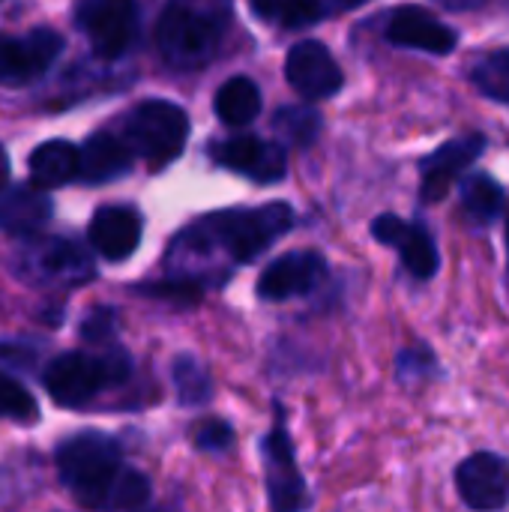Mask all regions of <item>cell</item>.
I'll list each match as a JSON object with an SVG mask.
<instances>
[{"label":"cell","mask_w":509,"mask_h":512,"mask_svg":"<svg viewBox=\"0 0 509 512\" xmlns=\"http://www.w3.org/2000/svg\"><path fill=\"white\" fill-rule=\"evenodd\" d=\"M57 474L78 504L93 510H138L150 501V480L123 468L114 438L78 432L57 447Z\"/></svg>","instance_id":"obj_1"},{"label":"cell","mask_w":509,"mask_h":512,"mask_svg":"<svg viewBox=\"0 0 509 512\" xmlns=\"http://www.w3.org/2000/svg\"><path fill=\"white\" fill-rule=\"evenodd\" d=\"M234 0H168L156 21V45L177 69L204 66L222 45Z\"/></svg>","instance_id":"obj_2"},{"label":"cell","mask_w":509,"mask_h":512,"mask_svg":"<svg viewBox=\"0 0 509 512\" xmlns=\"http://www.w3.org/2000/svg\"><path fill=\"white\" fill-rule=\"evenodd\" d=\"M291 228H294V210L282 201L255 210H228L195 225V231L204 240L222 246V252L234 264L255 261L267 246H273Z\"/></svg>","instance_id":"obj_3"},{"label":"cell","mask_w":509,"mask_h":512,"mask_svg":"<svg viewBox=\"0 0 509 512\" xmlns=\"http://www.w3.org/2000/svg\"><path fill=\"white\" fill-rule=\"evenodd\" d=\"M129 369H132L129 354L120 348H108L102 354L69 351L51 360L42 381L57 405L78 408V405H87L99 390L123 384L129 378Z\"/></svg>","instance_id":"obj_4"},{"label":"cell","mask_w":509,"mask_h":512,"mask_svg":"<svg viewBox=\"0 0 509 512\" xmlns=\"http://www.w3.org/2000/svg\"><path fill=\"white\" fill-rule=\"evenodd\" d=\"M123 135H126L129 150L144 156L147 165L159 171L180 156L189 138V117L174 102L147 99L129 111Z\"/></svg>","instance_id":"obj_5"},{"label":"cell","mask_w":509,"mask_h":512,"mask_svg":"<svg viewBox=\"0 0 509 512\" xmlns=\"http://www.w3.org/2000/svg\"><path fill=\"white\" fill-rule=\"evenodd\" d=\"M15 270L21 279L42 288H66L81 285L93 276V264L87 252L72 240L42 237L18 249Z\"/></svg>","instance_id":"obj_6"},{"label":"cell","mask_w":509,"mask_h":512,"mask_svg":"<svg viewBox=\"0 0 509 512\" xmlns=\"http://www.w3.org/2000/svg\"><path fill=\"white\" fill-rule=\"evenodd\" d=\"M75 21L99 57H120L138 39V9L132 0H78Z\"/></svg>","instance_id":"obj_7"},{"label":"cell","mask_w":509,"mask_h":512,"mask_svg":"<svg viewBox=\"0 0 509 512\" xmlns=\"http://www.w3.org/2000/svg\"><path fill=\"white\" fill-rule=\"evenodd\" d=\"M63 51V36L51 27H36L27 36L0 33V84L24 87L39 81Z\"/></svg>","instance_id":"obj_8"},{"label":"cell","mask_w":509,"mask_h":512,"mask_svg":"<svg viewBox=\"0 0 509 512\" xmlns=\"http://www.w3.org/2000/svg\"><path fill=\"white\" fill-rule=\"evenodd\" d=\"M285 78L291 81V87L300 96L315 99V102L336 96L345 84V75H342L336 57L330 54L327 45H321L315 39H303L288 51Z\"/></svg>","instance_id":"obj_9"},{"label":"cell","mask_w":509,"mask_h":512,"mask_svg":"<svg viewBox=\"0 0 509 512\" xmlns=\"http://www.w3.org/2000/svg\"><path fill=\"white\" fill-rule=\"evenodd\" d=\"M327 276V261L324 255L312 252V249H300V252H288L282 258H276L258 279V297L270 300V303H282L291 297H303L309 291H315Z\"/></svg>","instance_id":"obj_10"},{"label":"cell","mask_w":509,"mask_h":512,"mask_svg":"<svg viewBox=\"0 0 509 512\" xmlns=\"http://www.w3.org/2000/svg\"><path fill=\"white\" fill-rule=\"evenodd\" d=\"M213 159L255 183H279L288 174V156L282 144L261 141L255 135H234L213 150Z\"/></svg>","instance_id":"obj_11"},{"label":"cell","mask_w":509,"mask_h":512,"mask_svg":"<svg viewBox=\"0 0 509 512\" xmlns=\"http://www.w3.org/2000/svg\"><path fill=\"white\" fill-rule=\"evenodd\" d=\"M459 495L474 510H501L509 504V462L495 453H474L456 471Z\"/></svg>","instance_id":"obj_12"},{"label":"cell","mask_w":509,"mask_h":512,"mask_svg":"<svg viewBox=\"0 0 509 512\" xmlns=\"http://www.w3.org/2000/svg\"><path fill=\"white\" fill-rule=\"evenodd\" d=\"M483 150H486V135H477V132L474 135H462V138L447 141L444 147H438L420 165V171H423L420 198L426 204H438L450 192V186L465 174V168L480 159Z\"/></svg>","instance_id":"obj_13"},{"label":"cell","mask_w":509,"mask_h":512,"mask_svg":"<svg viewBox=\"0 0 509 512\" xmlns=\"http://www.w3.org/2000/svg\"><path fill=\"white\" fill-rule=\"evenodd\" d=\"M372 237L399 249L402 264L417 279H432L441 267L438 249H435V240L429 237V231L420 225H411L393 213H384L372 222Z\"/></svg>","instance_id":"obj_14"},{"label":"cell","mask_w":509,"mask_h":512,"mask_svg":"<svg viewBox=\"0 0 509 512\" xmlns=\"http://www.w3.org/2000/svg\"><path fill=\"white\" fill-rule=\"evenodd\" d=\"M387 39L399 48L450 54L456 48V30L420 6H399L387 21Z\"/></svg>","instance_id":"obj_15"},{"label":"cell","mask_w":509,"mask_h":512,"mask_svg":"<svg viewBox=\"0 0 509 512\" xmlns=\"http://www.w3.org/2000/svg\"><path fill=\"white\" fill-rule=\"evenodd\" d=\"M144 234V222L132 207L108 204L96 210L90 219V246L105 258V261H126Z\"/></svg>","instance_id":"obj_16"},{"label":"cell","mask_w":509,"mask_h":512,"mask_svg":"<svg viewBox=\"0 0 509 512\" xmlns=\"http://www.w3.org/2000/svg\"><path fill=\"white\" fill-rule=\"evenodd\" d=\"M267 489H270V504L276 510H294L303 504V480L294 468V450L291 441L282 429H276L267 444Z\"/></svg>","instance_id":"obj_17"},{"label":"cell","mask_w":509,"mask_h":512,"mask_svg":"<svg viewBox=\"0 0 509 512\" xmlns=\"http://www.w3.org/2000/svg\"><path fill=\"white\" fill-rule=\"evenodd\" d=\"M132 168V150L126 141L96 132L78 147V177L84 183H111Z\"/></svg>","instance_id":"obj_18"},{"label":"cell","mask_w":509,"mask_h":512,"mask_svg":"<svg viewBox=\"0 0 509 512\" xmlns=\"http://www.w3.org/2000/svg\"><path fill=\"white\" fill-rule=\"evenodd\" d=\"M51 198L36 186H12L0 189V231L6 234H30L51 219Z\"/></svg>","instance_id":"obj_19"},{"label":"cell","mask_w":509,"mask_h":512,"mask_svg":"<svg viewBox=\"0 0 509 512\" xmlns=\"http://www.w3.org/2000/svg\"><path fill=\"white\" fill-rule=\"evenodd\" d=\"M30 174L45 189L72 183L78 177V147L63 138L39 144L30 153Z\"/></svg>","instance_id":"obj_20"},{"label":"cell","mask_w":509,"mask_h":512,"mask_svg":"<svg viewBox=\"0 0 509 512\" xmlns=\"http://www.w3.org/2000/svg\"><path fill=\"white\" fill-rule=\"evenodd\" d=\"M216 114L228 126H249L261 114V90L252 78H228L216 93Z\"/></svg>","instance_id":"obj_21"},{"label":"cell","mask_w":509,"mask_h":512,"mask_svg":"<svg viewBox=\"0 0 509 512\" xmlns=\"http://www.w3.org/2000/svg\"><path fill=\"white\" fill-rule=\"evenodd\" d=\"M504 207V189L489 174H471L462 180V210L471 222L489 225Z\"/></svg>","instance_id":"obj_22"},{"label":"cell","mask_w":509,"mask_h":512,"mask_svg":"<svg viewBox=\"0 0 509 512\" xmlns=\"http://www.w3.org/2000/svg\"><path fill=\"white\" fill-rule=\"evenodd\" d=\"M273 129L291 147H309L321 132V114L312 105H285L273 114Z\"/></svg>","instance_id":"obj_23"},{"label":"cell","mask_w":509,"mask_h":512,"mask_svg":"<svg viewBox=\"0 0 509 512\" xmlns=\"http://www.w3.org/2000/svg\"><path fill=\"white\" fill-rule=\"evenodd\" d=\"M471 81L483 96L509 102V48H495L483 54L471 69Z\"/></svg>","instance_id":"obj_24"},{"label":"cell","mask_w":509,"mask_h":512,"mask_svg":"<svg viewBox=\"0 0 509 512\" xmlns=\"http://www.w3.org/2000/svg\"><path fill=\"white\" fill-rule=\"evenodd\" d=\"M171 375H174L177 399L183 405H204V402H210L213 384H210V375L201 369V363H195L192 357H177Z\"/></svg>","instance_id":"obj_25"},{"label":"cell","mask_w":509,"mask_h":512,"mask_svg":"<svg viewBox=\"0 0 509 512\" xmlns=\"http://www.w3.org/2000/svg\"><path fill=\"white\" fill-rule=\"evenodd\" d=\"M0 417L15 420V423H36L39 417L36 399L3 369H0Z\"/></svg>","instance_id":"obj_26"},{"label":"cell","mask_w":509,"mask_h":512,"mask_svg":"<svg viewBox=\"0 0 509 512\" xmlns=\"http://www.w3.org/2000/svg\"><path fill=\"white\" fill-rule=\"evenodd\" d=\"M117 333V312L108 309V306H96L84 315L81 321V339L84 342H93V345H105L111 342Z\"/></svg>","instance_id":"obj_27"},{"label":"cell","mask_w":509,"mask_h":512,"mask_svg":"<svg viewBox=\"0 0 509 512\" xmlns=\"http://www.w3.org/2000/svg\"><path fill=\"white\" fill-rule=\"evenodd\" d=\"M324 18V3L321 0H285L276 21L282 27L300 30V27H312L315 21Z\"/></svg>","instance_id":"obj_28"},{"label":"cell","mask_w":509,"mask_h":512,"mask_svg":"<svg viewBox=\"0 0 509 512\" xmlns=\"http://www.w3.org/2000/svg\"><path fill=\"white\" fill-rule=\"evenodd\" d=\"M231 441H234L231 429H228L225 423H219V420H213V423H204V426L195 432V444H198L201 450H207V453L228 450V447H231Z\"/></svg>","instance_id":"obj_29"},{"label":"cell","mask_w":509,"mask_h":512,"mask_svg":"<svg viewBox=\"0 0 509 512\" xmlns=\"http://www.w3.org/2000/svg\"><path fill=\"white\" fill-rule=\"evenodd\" d=\"M252 3V9H255V15L258 18H264V21H276V15H279V9H282V3L285 0H249Z\"/></svg>","instance_id":"obj_30"},{"label":"cell","mask_w":509,"mask_h":512,"mask_svg":"<svg viewBox=\"0 0 509 512\" xmlns=\"http://www.w3.org/2000/svg\"><path fill=\"white\" fill-rule=\"evenodd\" d=\"M435 3L444 9H453V12H465V9H480L486 0H435Z\"/></svg>","instance_id":"obj_31"},{"label":"cell","mask_w":509,"mask_h":512,"mask_svg":"<svg viewBox=\"0 0 509 512\" xmlns=\"http://www.w3.org/2000/svg\"><path fill=\"white\" fill-rule=\"evenodd\" d=\"M9 183V156H6V150L0 147V189Z\"/></svg>","instance_id":"obj_32"},{"label":"cell","mask_w":509,"mask_h":512,"mask_svg":"<svg viewBox=\"0 0 509 512\" xmlns=\"http://www.w3.org/2000/svg\"><path fill=\"white\" fill-rule=\"evenodd\" d=\"M336 9H357V6H363V3H369V0H330Z\"/></svg>","instance_id":"obj_33"},{"label":"cell","mask_w":509,"mask_h":512,"mask_svg":"<svg viewBox=\"0 0 509 512\" xmlns=\"http://www.w3.org/2000/svg\"><path fill=\"white\" fill-rule=\"evenodd\" d=\"M507 252H509V222H507Z\"/></svg>","instance_id":"obj_34"}]
</instances>
